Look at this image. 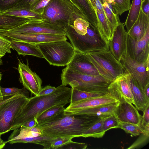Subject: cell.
Segmentation results:
<instances>
[{
    "label": "cell",
    "mask_w": 149,
    "mask_h": 149,
    "mask_svg": "<svg viewBox=\"0 0 149 149\" xmlns=\"http://www.w3.org/2000/svg\"><path fill=\"white\" fill-rule=\"evenodd\" d=\"M71 88L61 84L53 93L29 98L27 102L15 119L10 130L36 118L44 111L54 106H65L70 102Z\"/></svg>",
    "instance_id": "cell-1"
},
{
    "label": "cell",
    "mask_w": 149,
    "mask_h": 149,
    "mask_svg": "<svg viewBox=\"0 0 149 149\" xmlns=\"http://www.w3.org/2000/svg\"><path fill=\"white\" fill-rule=\"evenodd\" d=\"M101 118L85 115H65L54 121L38 125L42 134L54 138L82 137L85 132Z\"/></svg>",
    "instance_id": "cell-2"
},
{
    "label": "cell",
    "mask_w": 149,
    "mask_h": 149,
    "mask_svg": "<svg viewBox=\"0 0 149 149\" xmlns=\"http://www.w3.org/2000/svg\"><path fill=\"white\" fill-rule=\"evenodd\" d=\"M41 17L45 22L65 31L77 18H82L87 21L79 9L70 0H50Z\"/></svg>",
    "instance_id": "cell-3"
},
{
    "label": "cell",
    "mask_w": 149,
    "mask_h": 149,
    "mask_svg": "<svg viewBox=\"0 0 149 149\" xmlns=\"http://www.w3.org/2000/svg\"><path fill=\"white\" fill-rule=\"evenodd\" d=\"M62 85L85 91L107 93L111 81L100 75H91L76 72L67 66L61 74Z\"/></svg>",
    "instance_id": "cell-4"
},
{
    "label": "cell",
    "mask_w": 149,
    "mask_h": 149,
    "mask_svg": "<svg viewBox=\"0 0 149 149\" xmlns=\"http://www.w3.org/2000/svg\"><path fill=\"white\" fill-rule=\"evenodd\" d=\"M85 54L99 74L111 82L125 72L121 63L114 57L109 48Z\"/></svg>",
    "instance_id": "cell-5"
},
{
    "label": "cell",
    "mask_w": 149,
    "mask_h": 149,
    "mask_svg": "<svg viewBox=\"0 0 149 149\" xmlns=\"http://www.w3.org/2000/svg\"><path fill=\"white\" fill-rule=\"evenodd\" d=\"M65 35L69 39L75 51L86 54L96 50L109 48L102 39L97 30L90 24L86 33L81 35L77 33L72 25L65 31Z\"/></svg>",
    "instance_id": "cell-6"
},
{
    "label": "cell",
    "mask_w": 149,
    "mask_h": 149,
    "mask_svg": "<svg viewBox=\"0 0 149 149\" xmlns=\"http://www.w3.org/2000/svg\"><path fill=\"white\" fill-rule=\"evenodd\" d=\"M45 59L50 65H67L72 58L75 50L65 40L53 41L36 45Z\"/></svg>",
    "instance_id": "cell-7"
},
{
    "label": "cell",
    "mask_w": 149,
    "mask_h": 149,
    "mask_svg": "<svg viewBox=\"0 0 149 149\" xmlns=\"http://www.w3.org/2000/svg\"><path fill=\"white\" fill-rule=\"evenodd\" d=\"M29 98L17 94L5 97L0 103V135L10 131L15 119Z\"/></svg>",
    "instance_id": "cell-8"
},
{
    "label": "cell",
    "mask_w": 149,
    "mask_h": 149,
    "mask_svg": "<svg viewBox=\"0 0 149 149\" xmlns=\"http://www.w3.org/2000/svg\"><path fill=\"white\" fill-rule=\"evenodd\" d=\"M120 62L124 70L131 74L132 78L143 92L149 84V57L145 62H139L131 58L126 52Z\"/></svg>",
    "instance_id": "cell-9"
},
{
    "label": "cell",
    "mask_w": 149,
    "mask_h": 149,
    "mask_svg": "<svg viewBox=\"0 0 149 149\" xmlns=\"http://www.w3.org/2000/svg\"><path fill=\"white\" fill-rule=\"evenodd\" d=\"M8 33L14 34L48 33L65 35L63 29L42 20H31L15 28L9 30L1 29Z\"/></svg>",
    "instance_id": "cell-10"
},
{
    "label": "cell",
    "mask_w": 149,
    "mask_h": 149,
    "mask_svg": "<svg viewBox=\"0 0 149 149\" xmlns=\"http://www.w3.org/2000/svg\"><path fill=\"white\" fill-rule=\"evenodd\" d=\"M132 74L125 70L124 73L112 81L108 87V93L115 99L135 105L130 85Z\"/></svg>",
    "instance_id": "cell-11"
},
{
    "label": "cell",
    "mask_w": 149,
    "mask_h": 149,
    "mask_svg": "<svg viewBox=\"0 0 149 149\" xmlns=\"http://www.w3.org/2000/svg\"><path fill=\"white\" fill-rule=\"evenodd\" d=\"M126 52L131 58L139 62H144L149 57V29L139 40H135L127 33Z\"/></svg>",
    "instance_id": "cell-12"
},
{
    "label": "cell",
    "mask_w": 149,
    "mask_h": 149,
    "mask_svg": "<svg viewBox=\"0 0 149 149\" xmlns=\"http://www.w3.org/2000/svg\"><path fill=\"white\" fill-rule=\"evenodd\" d=\"M17 70L19 74L20 82L32 94L38 96L42 88V81L39 76L30 69L28 60L25 64L18 59Z\"/></svg>",
    "instance_id": "cell-13"
},
{
    "label": "cell",
    "mask_w": 149,
    "mask_h": 149,
    "mask_svg": "<svg viewBox=\"0 0 149 149\" xmlns=\"http://www.w3.org/2000/svg\"><path fill=\"white\" fill-rule=\"evenodd\" d=\"M0 34L10 39L37 45L42 43L60 40H67L65 35L48 33L14 34L3 31Z\"/></svg>",
    "instance_id": "cell-14"
},
{
    "label": "cell",
    "mask_w": 149,
    "mask_h": 149,
    "mask_svg": "<svg viewBox=\"0 0 149 149\" xmlns=\"http://www.w3.org/2000/svg\"><path fill=\"white\" fill-rule=\"evenodd\" d=\"M127 34L123 24L120 22L115 29L108 46L110 51L119 61L126 52V37Z\"/></svg>",
    "instance_id": "cell-15"
},
{
    "label": "cell",
    "mask_w": 149,
    "mask_h": 149,
    "mask_svg": "<svg viewBox=\"0 0 149 149\" xmlns=\"http://www.w3.org/2000/svg\"><path fill=\"white\" fill-rule=\"evenodd\" d=\"M114 114L119 122L138 125L142 123V116L136 108L132 104L125 101L118 104Z\"/></svg>",
    "instance_id": "cell-16"
},
{
    "label": "cell",
    "mask_w": 149,
    "mask_h": 149,
    "mask_svg": "<svg viewBox=\"0 0 149 149\" xmlns=\"http://www.w3.org/2000/svg\"><path fill=\"white\" fill-rule=\"evenodd\" d=\"M66 66L83 74L93 76L100 74L85 54L75 51L71 60Z\"/></svg>",
    "instance_id": "cell-17"
},
{
    "label": "cell",
    "mask_w": 149,
    "mask_h": 149,
    "mask_svg": "<svg viewBox=\"0 0 149 149\" xmlns=\"http://www.w3.org/2000/svg\"><path fill=\"white\" fill-rule=\"evenodd\" d=\"M120 101L109 93L103 95L81 100L70 104L65 110L83 109L117 103Z\"/></svg>",
    "instance_id": "cell-18"
},
{
    "label": "cell",
    "mask_w": 149,
    "mask_h": 149,
    "mask_svg": "<svg viewBox=\"0 0 149 149\" xmlns=\"http://www.w3.org/2000/svg\"><path fill=\"white\" fill-rule=\"evenodd\" d=\"M120 102L89 108L72 110L64 109V111L65 115H85L106 118L114 114L116 108Z\"/></svg>",
    "instance_id": "cell-19"
},
{
    "label": "cell",
    "mask_w": 149,
    "mask_h": 149,
    "mask_svg": "<svg viewBox=\"0 0 149 149\" xmlns=\"http://www.w3.org/2000/svg\"><path fill=\"white\" fill-rule=\"evenodd\" d=\"M149 29V16L144 13L141 8L137 19L127 33L133 39L139 40Z\"/></svg>",
    "instance_id": "cell-20"
},
{
    "label": "cell",
    "mask_w": 149,
    "mask_h": 149,
    "mask_svg": "<svg viewBox=\"0 0 149 149\" xmlns=\"http://www.w3.org/2000/svg\"><path fill=\"white\" fill-rule=\"evenodd\" d=\"M94 8L97 19V31L102 39L108 46L109 42L112 36L113 31L105 14L96 8Z\"/></svg>",
    "instance_id": "cell-21"
},
{
    "label": "cell",
    "mask_w": 149,
    "mask_h": 149,
    "mask_svg": "<svg viewBox=\"0 0 149 149\" xmlns=\"http://www.w3.org/2000/svg\"><path fill=\"white\" fill-rule=\"evenodd\" d=\"M10 40L12 49L16 50L19 55L24 56L26 55H31L44 58L43 55L36 45Z\"/></svg>",
    "instance_id": "cell-22"
},
{
    "label": "cell",
    "mask_w": 149,
    "mask_h": 149,
    "mask_svg": "<svg viewBox=\"0 0 149 149\" xmlns=\"http://www.w3.org/2000/svg\"><path fill=\"white\" fill-rule=\"evenodd\" d=\"M65 109L63 105L54 106L44 111L35 119L38 125L54 121L65 115Z\"/></svg>",
    "instance_id": "cell-23"
},
{
    "label": "cell",
    "mask_w": 149,
    "mask_h": 149,
    "mask_svg": "<svg viewBox=\"0 0 149 149\" xmlns=\"http://www.w3.org/2000/svg\"><path fill=\"white\" fill-rule=\"evenodd\" d=\"M70 0L79 9L90 24L97 30L96 16L90 0Z\"/></svg>",
    "instance_id": "cell-24"
},
{
    "label": "cell",
    "mask_w": 149,
    "mask_h": 149,
    "mask_svg": "<svg viewBox=\"0 0 149 149\" xmlns=\"http://www.w3.org/2000/svg\"><path fill=\"white\" fill-rule=\"evenodd\" d=\"M129 83L135 103L134 105L138 110L143 112L149 105V99L147 97L133 79L132 75Z\"/></svg>",
    "instance_id": "cell-25"
},
{
    "label": "cell",
    "mask_w": 149,
    "mask_h": 149,
    "mask_svg": "<svg viewBox=\"0 0 149 149\" xmlns=\"http://www.w3.org/2000/svg\"><path fill=\"white\" fill-rule=\"evenodd\" d=\"M13 130L8 137V140L5 141L6 143L10 140L16 138L36 137L43 134L42 130L38 125L31 128L21 126Z\"/></svg>",
    "instance_id": "cell-26"
},
{
    "label": "cell",
    "mask_w": 149,
    "mask_h": 149,
    "mask_svg": "<svg viewBox=\"0 0 149 149\" xmlns=\"http://www.w3.org/2000/svg\"><path fill=\"white\" fill-rule=\"evenodd\" d=\"M31 20L28 18L0 13V29L9 30Z\"/></svg>",
    "instance_id": "cell-27"
},
{
    "label": "cell",
    "mask_w": 149,
    "mask_h": 149,
    "mask_svg": "<svg viewBox=\"0 0 149 149\" xmlns=\"http://www.w3.org/2000/svg\"><path fill=\"white\" fill-rule=\"evenodd\" d=\"M54 138L43 134L36 137L16 138L10 140L8 143L10 144L16 143H33L42 145L44 147V149H50L51 141Z\"/></svg>",
    "instance_id": "cell-28"
},
{
    "label": "cell",
    "mask_w": 149,
    "mask_h": 149,
    "mask_svg": "<svg viewBox=\"0 0 149 149\" xmlns=\"http://www.w3.org/2000/svg\"><path fill=\"white\" fill-rule=\"evenodd\" d=\"M119 128L134 136H139L142 134L149 136V126L144 127L142 123L138 125L119 121Z\"/></svg>",
    "instance_id": "cell-29"
},
{
    "label": "cell",
    "mask_w": 149,
    "mask_h": 149,
    "mask_svg": "<svg viewBox=\"0 0 149 149\" xmlns=\"http://www.w3.org/2000/svg\"><path fill=\"white\" fill-rule=\"evenodd\" d=\"M142 1V0H132L125 22L127 32L129 31L138 17Z\"/></svg>",
    "instance_id": "cell-30"
},
{
    "label": "cell",
    "mask_w": 149,
    "mask_h": 149,
    "mask_svg": "<svg viewBox=\"0 0 149 149\" xmlns=\"http://www.w3.org/2000/svg\"><path fill=\"white\" fill-rule=\"evenodd\" d=\"M102 3L104 13L113 31L121 22L118 15L115 12L111 5L101 0Z\"/></svg>",
    "instance_id": "cell-31"
},
{
    "label": "cell",
    "mask_w": 149,
    "mask_h": 149,
    "mask_svg": "<svg viewBox=\"0 0 149 149\" xmlns=\"http://www.w3.org/2000/svg\"><path fill=\"white\" fill-rule=\"evenodd\" d=\"M2 14L24 17L36 20H42L43 19L40 15H38L25 8L19 9H11L4 12Z\"/></svg>",
    "instance_id": "cell-32"
},
{
    "label": "cell",
    "mask_w": 149,
    "mask_h": 149,
    "mask_svg": "<svg viewBox=\"0 0 149 149\" xmlns=\"http://www.w3.org/2000/svg\"><path fill=\"white\" fill-rule=\"evenodd\" d=\"M107 93L90 92L71 88L70 104L88 98L103 95Z\"/></svg>",
    "instance_id": "cell-33"
},
{
    "label": "cell",
    "mask_w": 149,
    "mask_h": 149,
    "mask_svg": "<svg viewBox=\"0 0 149 149\" xmlns=\"http://www.w3.org/2000/svg\"><path fill=\"white\" fill-rule=\"evenodd\" d=\"M105 118H101L93 125L84 133L82 137L85 138L92 137L95 138L102 137L105 133L104 131L102 128L103 123Z\"/></svg>",
    "instance_id": "cell-34"
},
{
    "label": "cell",
    "mask_w": 149,
    "mask_h": 149,
    "mask_svg": "<svg viewBox=\"0 0 149 149\" xmlns=\"http://www.w3.org/2000/svg\"><path fill=\"white\" fill-rule=\"evenodd\" d=\"M111 2L110 4L115 12L120 15L129 10L131 4L130 0H111Z\"/></svg>",
    "instance_id": "cell-35"
},
{
    "label": "cell",
    "mask_w": 149,
    "mask_h": 149,
    "mask_svg": "<svg viewBox=\"0 0 149 149\" xmlns=\"http://www.w3.org/2000/svg\"><path fill=\"white\" fill-rule=\"evenodd\" d=\"M89 25L90 23L88 21L79 17L74 20L72 26L77 33L81 35H84L86 33L87 28Z\"/></svg>",
    "instance_id": "cell-36"
},
{
    "label": "cell",
    "mask_w": 149,
    "mask_h": 149,
    "mask_svg": "<svg viewBox=\"0 0 149 149\" xmlns=\"http://www.w3.org/2000/svg\"><path fill=\"white\" fill-rule=\"evenodd\" d=\"M0 90L3 97L17 94H22L29 98V93L24 87L22 89L15 87L3 88L1 86Z\"/></svg>",
    "instance_id": "cell-37"
},
{
    "label": "cell",
    "mask_w": 149,
    "mask_h": 149,
    "mask_svg": "<svg viewBox=\"0 0 149 149\" xmlns=\"http://www.w3.org/2000/svg\"><path fill=\"white\" fill-rule=\"evenodd\" d=\"M102 128L105 132L111 129L119 128V121L114 114L105 118Z\"/></svg>",
    "instance_id": "cell-38"
},
{
    "label": "cell",
    "mask_w": 149,
    "mask_h": 149,
    "mask_svg": "<svg viewBox=\"0 0 149 149\" xmlns=\"http://www.w3.org/2000/svg\"><path fill=\"white\" fill-rule=\"evenodd\" d=\"M11 49L10 40L0 34V57L1 58L7 53H10Z\"/></svg>",
    "instance_id": "cell-39"
},
{
    "label": "cell",
    "mask_w": 149,
    "mask_h": 149,
    "mask_svg": "<svg viewBox=\"0 0 149 149\" xmlns=\"http://www.w3.org/2000/svg\"><path fill=\"white\" fill-rule=\"evenodd\" d=\"M72 138L71 137L55 138L51 141L50 149H61L63 146L72 141Z\"/></svg>",
    "instance_id": "cell-40"
},
{
    "label": "cell",
    "mask_w": 149,
    "mask_h": 149,
    "mask_svg": "<svg viewBox=\"0 0 149 149\" xmlns=\"http://www.w3.org/2000/svg\"><path fill=\"white\" fill-rule=\"evenodd\" d=\"M22 0H0V13L14 8Z\"/></svg>",
    "instance_id": "cell-41"
},
{
    "label": "cell",
    "mask_w": 149,
    "mask_h": 149,
    "mask_svg": "<svg viewBox=\"0 0 149 149\" xmlns=\"http://www.w3.org/2000/svg\"><path fill=\"white\" fill-rule=\"evenodd\" d=\"M50 1V0H40L30 9V10L41 16L44 8Z\"/></svg>",
    "instance_id": "cell-42"
},
{
    "label": "cell",
    "mask_w": 149,
    "mask_h": 149,
    "mask_svg": "<svg viewBox=\"0 0 149 149\" xmlns=\"http://www.w3.org/2000/svg\"><path fill=\"white\" fill-rule=\"evenodd\" d=\"M39 0H22L13 9H19L25 8L30 10V9Z\"/></svg>",
    "instance_id": "cell-43"
},
{
    "label": "cell",
    "mask_w": 149,
    "mask_h": 149,
    "mask_svg": "<svg viewBox=\"0 0 149 149\" xmlns=\"http://www.w3.org/2000/svg\"><path fill=\"white\" fill-rule=\"evenodd\" d=\"M87 145L82 143H78L72 141L62 147L61 149H86Z\"/></svg>",
    "instance_id": "cell-44"
},
{
    "label": "cell",
    "mask_w": 149,
    "mask_h": 149,
    "mask_svg": "<svg viewBox=\"0 0 149 149\" xmlns=\"http://www.w3.org/2000/svg\"><path fill=\"white\" fill-rule=\"evenodd\" d=\"M57 87L50 86H46L41 88L38 96L46 95L51 94L54 92Z\"/></svg>",
    "instance_id": "cell-45"
},
{
    "label": "cell",
    "mask_w": 149,
    "mask_h": 149,
    "mask_svg": "<svg viewBox=\"0 0 149 149\" xmlns=\"http://www.w3.org/2000/svg\"><path fill=\"white\" fill-rule=\"evenodd\" d=\"M142 118V123L144 126H149V105L145 109Z\"/></svg>",
    "instance_id": "cell-46"
},
{
    "label": "cell",
    "mask_w": 149,
    "mask_h": 149,
    "mask_svg": "<svg viewBox=\"0 0 149 149\" xmlns=\"http://www.w3.org/2000/svg\"><path fill=\"white\" fill-rule=\"evenodd\" d=\"M141 138H139L135 142L130 146L128 149L134 148L139 147V145H141V143H143L146 141L147 138H149V136H146L142 134H141Z\"/></svg>",
    "instance_id": "cell-47"
},
{
    "label": "cell",
    "mask_w": 149,
    "mask_h": 149,
    "mask_svg": "<svg viewBox=\"0 0 149 149\" xmlns=\"http://www.w3.org/2000/svg\"><path fill=\"white\" fill-rule=\"evenodd\" d=\"M141 8L144 13L149 16V0H142Z\"/></svg>",
    "instance_id": "cell-48"
},
{
    "label": "cell",
    "mask_w": 149,
    "mask_h": 149,
    "mask_svg": "<svg viewBox=\"0 0 149 149\" xmlns=\"http://www.w3.org/2000/svg\"><path fill=\"white\" fill-rule=\"evenodd\" d=\"M93 8H95L104 14L102 3L101 0H90Z\"/></svg>",
    "instance_id": "cell-49"
},
{
    "label": "cell",
    "mask_w": 149,
    "mask_h": 149,
    "mask_svg": "<svg viewBox=\"0 0 149 149\" xmlns=\"http://www.w3.org/2000/svg\"><path fill=\"white\" fill-rule=\"evenodd\" d=\"M38 125L35 119H32L25 123L22 126L28 128H31Z\"/></svg>",
    "instance_id": "cell-50"
},
{
    "label": "cell",
    "mask_w": 149,
    "mask_h": 149,
    "mask_svg": "<svg viewBox=\"0 0 149 149\" xmlns=\"http://www.w3.org/2000/svg\"><path fill=\"white\" fill-rule=\"evenodd\" d=\"M143 93L149 99V84H148L146 86Z\"/></svg>",
    "instance_id": "cell-51"
},
{
    "label": "cell",
    "mask_w": 149,
    "mask_h": 149,
    "mask_svg": "<svg viewBox=\"0 0 149 149\" xmlns=\"http://www.w3.org/2000/svg\"><path fill=\"white\" fill-rule=\"evenodd\" d=\"M1 135H0V149H2L5 146L6 143L3 141L1 138Z\"/></svg>",
    "instance_id": "cell-52"
},
{
    "label": "cell",
    "mask_w": 149,
    "mask_h": 149,
    "mask_svg": "<svg viewBox=\"0 0 149 149\" xmlns=\"http://www.w3.org/2000/svg\"><path fill=\"white\" fill-rule=\"evenodd\" d=\"M2 74L1 73V72H0V98H1V99H3L4 98V97H3L2 95V94H1V90H0V87H1L0 82H1V80L2 78Z\"/></svg>",
    "instance_id": "cell-53"
},
{
    "label": "cell",
    "mask_w": 149,
    "mask_h": 149,
    "mask_svg": "<svg viewBox=\"0 0 149 149\" xmlns=\"http://www.w3.org/2000/svg\"><path fill=\"white\" fill-rule=\"evenodd\" d=\"M107 3H109L110 4H111V0H102Z\"/></svg>",
    "instance_id": "cell-54"
},
{
    "label": "cell",
    "mask_w": 149,
    "mask_h": 149,
    "mask_svg": "<svg viewBox=\"0 0 149 149\" xmlns=\"http://www.w3.org/2000/svg\"><path fill=\"white\" fill-rule=\"evenodd\" d=\"M3 63V62L1 58L0 57V65H1Z\"/></svg>",
    "instance_id": "cell-55"
},
{
    "label": "cell",
    "mask_w": 149,
    "mask_h": 149,
    "mask_svg": "<svg viewBox=\"0 0 149 149\" xmlns=\"http://www.w3.org/2000/svg\"><path fill=\"white\" fill-rule=\"evenodd\" d=\"M5 97H4L3 98V99L0 98V103L1 102H2L3 100H4V99Z\"/></svg>",
    "instance_id": "cell-56"
}]
</instances>
